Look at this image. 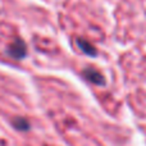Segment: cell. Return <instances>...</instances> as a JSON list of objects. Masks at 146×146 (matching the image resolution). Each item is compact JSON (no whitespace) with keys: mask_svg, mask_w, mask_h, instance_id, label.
Returning <instances> with one entry per match:
<instances>
[{"mask_svg":"<svg viewBox=\"0 0 146 146\" xmlns=\"http://www.w3.org/2000/svg\"><path fill=\"white\" fill-rule=\"evenodd\" d=\"M78 45L81 46V48L83 49V51L87 54H90V55H94L95 54V49L92 48V46H90L86 41H82V40H78Z\"/></svg>","mask_w":146,"mask_h":146,"instance_id":"cell-3","label":"cell"},{"mask_svg":"<svg viewBox=\"0 0 146 146\" xmlns=\"http://www.w3.org/2000/svg\"><path fill=\"white\" fill-rule=\"evenodd\" d=\"M10 51H12L10 54H12L13 56H15V58H22V56L25 55V53H26V49H25L23 42H17V44H14V45L12 46Z\"/></svg>","mask_w":146,"mask_h":146,"instance_id":"cell-2","label":"cell"},{"mask_svg":"<svg viewBox=\"0 0 146 146\" xmlns=\"http://www.w3.org/2000/svg\"><path fill=\"white\" fill-rule=\"evenodd\" d=\"M85 76H86V78H87V80H90L91 82L96 83V85H101V83L104 82V78L101 77L98 72L92 71V69H86V71H85Z\"/></svg>","mask_w":146,"mask_h":146,"instance_id":"cell-1","label":"cell"}]
</instances>
